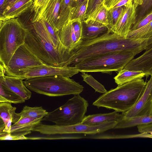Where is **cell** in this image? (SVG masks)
<instances>
[{"instance_id": "17", "label": "cell", "mask_w": 152, "mask_h": 152, "mask_svg": "<svg viewBox=\"0 0 152 152\" xmlns=\"http://www.w3.org/2000/svg\"><path fill=\"white\" fill-rule=\"evenodd\" d=\"M42 119L32 117L20 118L12 125L10 133L16 136H25L30 134L35 126L41 123Z\"/></svg>"}, {"instance_id": "18", "label": "cell", "mask_w": 152, "mask_h": 152, "mask_svg": "<svg viewBox=\"0 0 152 152\" xmlns=\"http://www.w3.org/2000/svg\"><path fill=\"white\" fill-rule=\"evenodd\" d=\"M33 1V0H18L0 15V21L17 18L31 7Z\"/></svg>"}, {"instance_id": "43", "label": "cell", "mask_w": 152, "mask_h": 152, "mask_svg": "<svg viewBox=\"0 0 152 152\" xmlns=\"http://www.w3.org/2000/svg\"><path fill=\"white\" fill-rule=\"evenodd\" d=\"M75 0V1L76 2V1L77 0Z\"/></svg>"}, {"instance_id": "39", "label": "cell", "mask_w": 152, "mask_h": 152, "mask_svg": "<svg viewBox=\"0 0 152 152\" xmlns=\"http://www.w3.org/2000/svg\"><path fill=\"white\" fill-rule=\"evenodd\" d=\"M17 0H5L2 9L0 11V15L2 14L3 11L6 9Z\"/></svg>"}, {"instance_id": "24", "label": "cell", "mask_w": 152, "mask_h": 152, "mask_svg": "<svg viewBox=\"0 0 152 152\" xmlns=\"http://www.w3.org/2000/svg\"><path fill=\"white\" fill-rule=\"evenodd\" d=\"M11 104L9 102L0 103V118L4 124L8 120H11L14 124L20 118L19 113L15 112L16 107L12 106Z\"/></svg>"}, {"instance_id": "8", "label": "cell", "mask_w": 152, "mask_h": 152, "mask_svg": "<svg viewBox=\"0 0 152 152\" xmlns=\"http://www.w3.org/2000/svg\"><path fill=\"white\" fill-rule=\"evenodd\" d=\"M118 123L115 121H111L96 125L90 126L80 123L67 126L46 125L40 123L34 127L32 131L47 135L72 134H96L114 129Z\"/></svg>"}, {"instance_id": "7", "label": "cell", "mask_w": 152, "mask_h": 152, "mask_svg": "<svg viewBox=\"0 0 152 152\" xmlns=\"http://www.w3.org/2000/svg\"><path fill=\"white\" fill-rule=\"evenodd\" d=\"M88 101L79 94L75 95L64 104L48 112L42 119L60 126H70L81 123L87 111Z\"/></svg>"}, {"instance_id": "35", "label": "cell", "mask_w": 152, "mask_h": 152, "mask_svg": "<svg viewBox=\"0 0 152 152\" xmlns=\"http://www.w3.org/2000/svg\"><path fill=\"white\" fill-rule=\"evenodd\" d=\"M139 137L152 138V122L137 126Z\"/></svg>"}, {"instance_id": "44", "label": "cell", "mask_w": 152, "mask_h": 152, "mask_svg": "<svg viewBox=\"0 0 152 152\" xmlns=\"http://www.w3.org/2000/svg\"><path fill=\"white\" fill-rule=\"evenodd\" d=\"M35 0H33V1H34ZM33 2H34V1H33Z\"/></svg>"}, {"instance_id": "15", "label": "cell", "mask_w": 152, "mask_h": 152, "mask_svg": "<svg viewBox=\"0 0 152 152\" xmlns=\"http://www.w3.org/2000/svg\"><path fill=\"white\" fill-rule=\"evenodd\" d=\"M23 80L17 77L6 75L4 72L0 73V83L26 100L31 98V92L26 86Z\"/></svg>"}, {"instance_id": "37", "label": "cell", "mask_w": 152, "mask_h": 152, "mask_svg": "<svg viewBox=\"0 0 152 152\" xmlns=\"http://www.w3.org/2000/svg\"><path fill=\"white\" fill-rule=\"evenodd\" d=\"M152 21V12L143 17L141 19L135 23L132 26L130 31L138 29L148 23Z\"/></svg>"}, {"instance_id": "20", "label": "cell", "mask_w": 152, "mask_h": 152, "mask_svg": "<svg viewBox=\"0 0 152 152\" xmlns=\"http://www.w3.org/2000/svg\"><path fill=\"white\" fill-rule=\"evenodd\" d=\"M62 0H50L43 12L42 18L52 26L56 31H58L57 28Z\"/></svg>"}, {"instance_id": "9", "label": "cell", "mask_w": 152, "mask_h": 152, "mask_svg": "<svg viewBox=\"0 0 152 152\" xmlns=\"http://www.w3.org/2000/svg\"><path fill=\"white\" fill-rule=\"evenodd\" d=\"M79 71L75 66H53L47 64L29 69L14 72H5V75L23 80L34 77L53 75L71 77Z\"/></svg>"}, {"instance_id": "32", "label": "cell", "mask_w": 152, "mask_h": 152, "mask_svg": "<svg viewBox=\"0 0 152 152\" xmlns=\"http://www.w3.org/2000/svg\"><path fill=\"white\" fill-rule=\"evenodd\" d=\"M82 72L81 75L83 80L92 87L96 91L104 94L107 91L104 86L95 80L91 75Z\"/></svg>"}, {"instance_id": "36", "label": "cell", "mask_w": 152, "mask_h": 152, "mask_svg": "<svg viewBox=\"0 0 152 152\" xmlns=\"http://www.w3.org/2000/svg\"><path fill=\"white\" fill-rule=\"evenodd\" d=\"M131 0H104L103 5L108 10L113 8L124 6Z\"/></svg>"}, {"instance_id": "38", "label": "cell", "mask_w": 152, "mask_h": 152, "mask_svg": "<svg viewBox=\"0 0 152 152\" xmlns=\"http://www.w3.org/2000/svg\"><path fill=\"white\" fill-rule=\"evenodd\" d=\"M28 140V137L25 136H16L10 133L1 131L0 132L1 140Z\"/></svg>"}, {"instance_id": "14", "label": "cell", "mask_w": 152, "mask_h": 152, "mask_svg": "<svg viewBox=\"0 0 152 152\" xmlns=\"http://www.w3.org/2000/svg\"><path fill=\"white\" fill-rule=\"evenodd\" d=\"M132 70L141 71L145 77L152 76V46L140 56L133 58L124 68Z\"/></svg>"}, {"instance_id": "25", "label": "cell", "mask_w": 152, "mask_h": 152, "mask_svg": "<svg viewBox=\"0 0 152 152\" xmlns=\"http://www.w3.org/2000/svg\"><path fill=\"white\" fill-rule=\"evenodd\" d=\"M25 101L20 96L0 83V103L9 102L16 104L23 103Z\"/></svg>"}, {"instance_id": "23", "label": "cell", "mask_w": 152, "mask_h": 152, "mask_svg": "<svg viewBox=\"0 0 152 152\" xmlns=\"http://www.w3.org/2000/svg\"><path fill=\"white\" fill-rule=\"evenodd\" d=\"M145 76V73L142 71L123 69L118 72L114 79L115 83L119 85L137 79L142 78Z\"/></svg>"}, {"instance_id": "33", "label": "cell", "mask_w": 152, "mask_h": 152, "mask_svg": "<svg viewBox=\"0 0 152 152\" xmlns=\"http://www.w3.org/2000/svg\"><path fill=\"white\" fill-rule=\"evenodd\" d=\"M124 8V6L111 8L108 10L107 18L110 29L116 23L121 16Z\"/></svg>"}, {"instance_id": "12", "label": "cell", "mask_w": 152, "mask_h": 152, "mask_svg": "<svg viewBox=\"0 0 152 152\" xmlns=\"http://www.w3.org/2000/svg\"><path fill=\"white\" fill-rule=\"evenodd\" d=\"M138 5L132 0L124 6L123 13L116 23L110 29L113 33L117 35L126 36L136 22L137 9Z\"/></svg>"}, {"instance_id": "2", "label": "cell", "mask_w": 152, "mask_h": 152, "mask_svg": "<svg viewBox=\"0 0 152 152\" xmlns=\"http://www.w3.org/2000/svg\"><path fill=\"white\" fill-rule=\"evenodd\" d=\"M26 27L27 31L24 44L31 51L46 64L58 67L66 66L70 55L54 46L43 19Z\"/></svg>"}, {"instance_id": "40", "label": "cell", "mask_w": 152, "mask_h": 152, "mask_svg": "<svg viewBox=\"0 0 152 152\" xmlns=\"http://www.w3.org/2000/svg\"><path fill=\"white\" fill-rule=\"evenodd\" d=\"M0 132L2 131L5 127V124L3 121L0 118Z\"/></svg>"}, {"instance_id": "19", "label": "cell", "mask_w": 152, "mask_h": 152, "mask_svg": "<svg viewBox=\"0 0 152 152\" xmlns=\"http://www.w3.org/2000/svg\"><path fill=\"white\" fill-rule=\"evenodd\" d=\"M115 111L113 112L89 115L85 116L81 123L90 125H96L105 122L115 121L118 122L123 118L122 114Z\"/></svg>"}, {"instance_id": "4", "label": "cell", "mask_w": 152, "mask_h": 152, "mask_svg": "<svg viewBox=\"0 0 152 152\" xmlns=\"http://www.w3.org/2000/svg\"><path fill=\"white\" fill-rule=\"evenodd\" d=\"M23 82L30 91L49 96L79 94L84 88L79 83L69 77L61 75L28 78Z\"/></svg>"}, {"instance_id": "27", "label": "cell", "mask_w": 152, "mask_h": 152, "mask_svg": "<svg viewBox=\"0 0 152 152\" xmlns=\"http://www.w3.org/2000/svg\"><path fill=\"white\" fill-rule=\"evenodd\" d=\"M126 37L137 39L152 38V21L138 29L130 31Z\"/></svg>"}, {"instance_id": "16", "label": "cell", "mask_w": 152, "mask_h": 152, "mask_svg": "<svg viewBox=\"0 0 152 152\" xmlns=\"http://www.w3.org/2000/svg\"><path fill=\"white\" fill-rule=\"evenodd\" d=\"M82 23L83 40L96 38L110 31L108 26L91 19L82 21Z\"/></svg>"}, {"instance_id": "29", "label": "cell", "mask_w": 152, "mask_h": 152, "mask_svg": "<svg viewBox=\"0 0 152 152\" xmlns=\"http://www.w3.org/2000/svg\"><path fill=\"white\" fill-rule=\"evenodd\" d=\"M133 2L139 6L137 14L136 22L138 21L143 17L152 12V0H132Z\"/></svg>"}, {"instance_id": "21", "label": "cell", "mask_w": 152, "mask_h": 152, "mask_svg": "<svg viewBox=\"0 0 152 152\" xmlns=\"http://www.w3.org/2000/svg\"><path fill=\"white\" fill-rule=\"evenodd\" d=\"M76 6V2L74 0H62L57 28V31L69 22L72 12Z\"/></svg>"}, {"instance_id": "5", "label": "cell", "mask_w": 152, "mask_h": 152, "mask_svg": "<svg viewBox=\"0 0 152 152\" xmlns=\"http://www.w3.org/2000/svg\"><path fill=\"white\" fill-rule=\"evenodd\" d=\"M27 29L15 18L0 23V61L5 69L15 51L24 43Z\"/></svg>"}, {"instance_id": "41", "label": "cell", "mask_w": 152, "mask_h": 152, "mask_svg": "<svg viewBox=\"0 0 152 152\" xmlns=\"http://www.w3.org/2000/svg\"><path fill=\"white\" fill-rule=\"evenodd\" d=\"M5 0H0V11H1L3 6Z\"/></svg>"}, {"instance_id": "26", "label": "cell", "mask_w": 152, "mask_h": 152, "mask_svg": "<svg viewBox=\"0 0 152 152\" xmlns=\"http://www.w3.org/2000/svg\"><path fill=\"white\" fill-rule=\"evenodd\" d=\"M48 113V112L41 106L31 107L25 105L19 114L20 118L32 117L42 118Z\"/></svg>"}, {"instance_id": "30", "label": "cell", "mask_w": 152, "mask_h": 152, "mask_svg": "<svg viewBox=\"0 0 152 152\" xmlns=\"http://www.w3.org/2000/svg\"><path fill=\"white\" fill-rule=\"evenodd\" d=\"M107 13L108 10L103 4L87 19L93 20L108 26Z\"/></svg>"}, {"instance_id": "11", "label": "cell", "mask_w": 152, "mask_h": 152, "mask_svg": "<svg viewBox=\"0 0 152 152\" xmlns=\"http://www.w3.org/2000/svg\"><path fill=\"white\" fill-rule=\"evenodd\" d=\"M82 21H69L58 31L61 43L71 53L83 41Z\"/></svg>"}, {"instance_id": "42", "label": "cell", "mask_w": 152, "mask_h": 152, "mask_svg": "<svg viewBox=\"0 0 152 152\" xmlns=\"http://www.w3.org/2000/svg\"><path fill=\"white\" fill-rule=\"evenodd\" d=\"M84 0H77V1H76V3L77 6V5L78 4H79L82 1H83Z\"/></svg>"}, {"instance_id": "3", "label": "cell", "mask_w": 152, "mask_h": 152, "mask_svg": "<svg viewBox=\"0 0 152 152\" xmlns=\"http://www.w3.org/2000/svg\"><path fill=\"white\" fill-rule=\"evenodd\" d=\"M147 82L137 79L112 89L99 97L93 103L98 107H103L124 113L135 104L143 94Z\"/></svg>"}, {"instance_id": "13", "label": "cell", "mask_w": 152, "mask_h": 152, "mask_svg": "<svg viewBox=\"0 0 152 152\" xmlns=\"http://www.w3.org/2000/svg\"><path fill=\"white\" fill-rule=\"evenodd\" d=\"M123 117L152 115V76L147 82L145 91L135 104L130 110L122 113Z\"/></svg>"}, {"instance_id": "6", "label": "cell", "mask_w": 152, "mask_h": 152, "mask_svg": "<svg viewBox=\"0 0 152 152\" xmlns=\"http://www.w3.org/2000/svg\"><path fill=\"white\" fill-rule=\"evenodd\" d=\"M135 56L131 52L115 51L80 61L73 65L80 72L111 74L123 69Z\"/></svg>"}, {"instance_id": "31", "label": "cell", "mask_w": 152, "mask_h": 152, "mask_svg": "<svg viewBox=\"0 0 152 152\" xmlns=\"http://www.w3.org/2000/svg\"><path fill=\"white\" fill-rule=\"evenodd\" d=\"M88 0H84L77 5L72 12L69 21L77 20L81 21L84 20L87 9Z\"/></svg>"}, {"instance_id": "28", "label": "cell", "mask_w": 152, "mask_h": 152, "mask_svg": "<svg viewBox=\"0 0 152 152\" xmlns=\"http://www.w3.org/2000/svg\"><path fill=\"white\" fill-rule=\"evenodd\" d=\"M50 0H35L31 7V11L34 14L31 20L32 23L41 19L43 12Z\"/></svg>"}, {"instance_id": "34", "label": "cell", "mask_w": 152, "mask_h": 152, "mask_svg": "<svg viewBox=\"0 0 152 152\" xmlns=\"http://www.w3.org/2000/svg\"><path fill=\"white\" fill-rule=\"evenodd\" d=\"M104 0H88L84 20L88 18L97 9L103 4Z\"/></svg>"}, {"instance_id": "1", "label": "cell", "mask_w": 152, "mask_h": 152, "mask_svg": "<svg viewBox=\"0 0 152 152\" xmlns=\"http://www.w3.org/2000/svg\"><path fill=\"white\" fill-rule=\"evenodd\" d=\"M152 46V38H128L117 35L110 31L96 38L83 40L71 52L66 66L115 51L129 52L136 56Z\"/></svg>"}, {"instance_id": "10", "label": "cell", "mask_w": 152, "mask_h": 152, "mask_svg": "<svg viewBox=\"0 0 152 152\" xmlns=\"http://www.w3.org/2000/svg\"><path fill=\"white\" fill-rule=\"evenodd\" d=\"M24 44L15 51L9 61L5 72L16 71L45 64Z\"/></svg>"}, {"instance_id": "22", "label": "cell", "mask_w": 152, "mask_h": 152, "mask_svg": "<svg viewBox=\"0 0 152 152\" xmlns=\"http://www.w3.org/2000/svg\"><path fill=\"white\" fill-rule=\"evenodd\" d=\"M151 122L152 115L135 116L130 117L123 116L114 129L126 128Z\"/></svg>"}]
</instances>
